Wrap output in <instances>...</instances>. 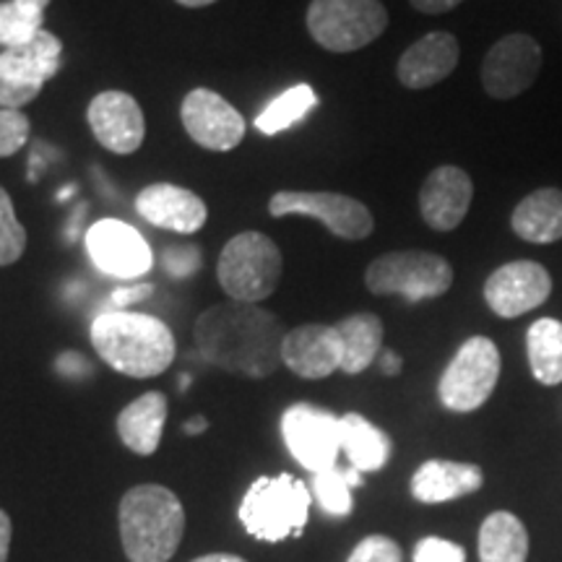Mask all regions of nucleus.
<instances>
[{
	"label": "nucleus",
	"instance_id": "393cba45",
	"mask_svg": "<svg viewBox=\"0 0 562 562\" xmlns=\"http://www.w3.org/2000/svg\"><path fill=\"white\" fill-rule=\"evenodd\" d=\"M341 339L344 362L341 370L347 375H360L368 370L383 347V321L375 313H355L336 323Z\"/></svg>",
	"mask_w": 562,
	"mask_h": 562
},
{
	"label": "nucleus",
	"instance_id": "58836bf2",
	"mask_svg": "<svg viewBox=\"0 0 562 562\" xmlns=\"http://www.w3.org/2000/svg\"><path fill=\"white\" fill-rule=\"evenodd\" d=\"M11 533H13V526H11V518L9 513L0 510V562L9 560V550H11Z\"/></svg>",
	"mask_w": 562,
	"mask_h": 562
},
{
	"label": "nucleus",
	"instance_id": "c9c22d12",
	"mask_svg": "<svg viewBox=\"0 0 562 562\" xmlns=\"http://www.w3.org/2000/svg\"><path fill=\"white\" fill-rule=\"evenodd\" d=\"M37 87H21L0 74V110H21L40 97Z\"/></svg>",
	"mask_w": 562,
	"mask_h": 562
},
{
	"label": "nucleus",
	"instance_id": "cd10ccee",
	"mask_svg": "<svg viewBox=\"0 0 562 562\" xmlns=\"http://www.w3.org/2000/svg\"><path fill=\"white\" fill-rule=\"evenodd\" d=\"M318 108V97L311 83H297V87L286 89L284 94H279L277 100H271L261 110V115L256 117V128L263 136H277V133L292 128L294 123H300L307 112Z\"/></svg>",
	"mask_w": 562,
	"mask_h": 562
},
{
	"label": "nucleus",
	"instance_id": "79ce46f5",
	"mask_svg": "<svg viewBox=\"0 0 562 562\" xmlns=\"http://www.w3.org/2000/svg\"><path fill=\"white\" fill-rule=\"evenodd\" d=\"M206 427H209V422L203 417H193V419L186 422V432L188 435H201L203 430H206Z\"/></svg>",
	"mask_w": 562,
	"mask_h": 562
},
{
	"label": "nucleus",
	"instance_id": "9b49d317",
	"mask_svg": "<svg viewBox=\"0 0 562 562\" xmlns=\"http://www.w3.org/2000/svg\"><path fill=\"white\" fill-rule=\"evenodd\" d=\"M539 70H542L539 42L524 32L505 34L484 55L482 87L495 100H513L537 81Z\"/></svg>",
	"mask_w": 562,
	"mask_h": 562
},
{
	"label": "nucleus",
	"instance_id": "4be33fe9",
	"mask_svg": "<svg viewBox=\"0 0 562 562\" xmlns=\"http://www.w3.org/2000/svg\"><path fill=\"white\" fill-rule=\"evenodd\" d=\"M167 422V396L149 391L117 414V435L123 446L138 456H151L159 448Z\"/></svg>",
	"mask_w": 562,
	"mask_h": 562
},
{
	"label": "nucleus",
	"instance_id": "ea45409f",
	"mask_svg": "<svg viewBox=\"0 0 562 562\" xmlns=\"http://www.w3.org/2000/svg\"><path fill=\"white\" fill-rule=\"evenodd\" d=\"M381 370L385 372V375H398V372H402V357H398L396 351H383Z\"/></svg>",
	"mask_w": 562,
	"mask_h": 562
},
{
	"label": "nucleus",
	"instance_id": "2eb2a0df",
	"mask_svg": "<svg viewBox=\"0 0 562 562\" xmlns=\"http://www.w3.org/2000/svg\"><path fill=\"white\" fill-rule=\"evenodd\" d=\"M89 128L104 149L112 154H136L144 146L146 121L144 110L128 91H102L89 102L87 110Z\"/></svg>",
	"mask_w": 562,
	"mask_h": 562
},
{
	"label": "nucleus",
	"instance_id": "9d476101",
	"mask_svg": "<svg viewBox=\"0 0 562 562\" xmlns=\"http://www.w3.org/2000/svg\"><path fill=\"white\" fill-rule=\"evenodd\" d=\"M269 214L277 220L290 214L311 216L331 235L349 243L364 240L375 229V220L362 201L331 191H279L271 195Z\"/></svg>",
	"mask_w": 562,
	"mask_h": 562
},
{
	"label": "nucleus",
	"instance_id": "c03bdc74",
	"mask_svg": "<svg viewBox=\"0 0 562 562\" xmlns=\"http://www.w3.org/2000/svg\"><path fill=\"white\" fill-rule=\"evenodd\" d=\"M21 3H30V5H34V9H42V11H45V9H47V3H50V0H21Z\"/></svg>",
	"mask_w": 562,
	"mask_h": 562
},
{
	"label": "nucleus",
	"instance_id": "f257e3e1",
	"mask_svg": "<svg viewBox=\"0 0 562 562\" xmlns=\"http://www.w3.org/2000/svg\"><path fill=\"white\" fill-rule=\"evenodd\" d=\"M284 336V323L271 311L235 300L211 305L193 326L195 349L203 360L256 381L277 372Z\"/></svg>",
	"mask_w": 562,
	"mask_h": 562
},
{
	"label": "nucleus",
	"instance_id": "2f4dec72",
	"mask_svg": "<svg viewBox=\"0 0 562 562\" xmlns=\"http://www.w3.org/2000/svg\"><path fill=\"white\" fill-rule=\"evenodd\" d=\"M32 136L30 117L21 110H0V159L13 157Z\"/></svg>",
	"mask_w": 562,
	"mask_h": 562
},
{
	"label": "nucleus",
	"instance_id": "1a4fd4ad",
	"mask_svg": "<svg viewBox=\"0 0 562 562\" xmlns=\"http://www.w3.org/2000/svg\"><path fill=\"white\" fill-rule=\"evenodd\" d=\"M281 438L302 469L326 472L341 453V417L315 404H292L281 414Z\"/></svg>",
	"mask_w": 562,
	"mask_h": 562
},
{
	"label": "nucleus",
	"instance_id": "72a5a7b5",
	"mask_svg": "<svg viewBox=\"0 0 562 562\" xmlns=\"http://www.w3.org/2000/svg\"><path fill=\"white\" fill-rule=\"evenodd\" d=\"M414 562H467L461 544L440 537H425L414 547Z\"/></svg>",
	"mask_w": 562,
	"mask_h": 562
},
{
	"label": "nucleus",
	"instance_id": "4468645a",
	"mask_svg": "<svg viewBox=\"0 0 562 562\" xmlns=\"http://www.w3.org/2000/svg\"><path fill=\"white\" fill-rule=\"evenodd\" d=\"M550 294L552 277L537 261H510L492 271L484 281V300L501 318H518L544 305Z\"/></svg>",
	"mask_w": 562,
	"mask_h": 562
},
{
	"label": "nucleus",
	"instance_id": "473e14b6",
	"mask_svg": "<svg viewBox=\"0 0 562 562\" xmlns=\"http://www.w3.org/2000/svg\"><path fill=\"white\" fill-rule=\"evenodd\" d=\"M347 562H404V554L402 547L393 542V539L375 533V537H364L351 550Z\"/></svg>",
	"mask_w": 562,
	"mask_h": 562
},
{
	"label": "nucleus",
	"instance_id": "0eeeda50",
	"mask_svg": "<svg viewBox=\"0 0 562 562\" xmlns=\"http://www.w3.org/2000/svg\"><path fill=\"white\" fill-rule=\"evenodd\" d=\"M307 32L328 53H355L375 42L389 26L381 0H313Z\"/></svg>",
	"mask_w": 562,
	"mask_h": 562
},
{
	"label": "nucleus",
	"instance_id": "5701e85b",
	"mask_svg": "<svg viewBox=\"0 0 562 562\" xmlns=\"http://www.w3.org/2000/svg\"><path fill=\"white\" fill-rule=\"evenodd\" d=\"M510 227L518 237L533 245H552L562 240V191L539 188L518 201L513 209Z\"/></svg>",
	"mask_w": 562,
	"mask_h": 562
},
{
	"label": "nucleus",
	"instance_id": "a19ab883",
	"mask_svg": "<svg viewBox=\"0 0 562 562\" xmlns=\"http://www.w3.org/2000/svg\"><path fill=\"white\" fill-rule=\"evenodd\" d=\"M193 562H248V560L237 558V554H229V552H216V554H203V558H195Z\"/></svg>",
	"mask_w": 562,
	"mask_h": 562
},
{
	"label": "nucleus",
	"instance_id": "b1692460",
	"mask_svg": "<svg viewBox=\"0 0 562 562\" xmlns=\"http://www.w3.org/2000/svg\"><path fill=\"white\" fill-rule=\"evenodd\" d=\"M391 438L362 414L349 412L341 417V453H347L351 469L370 474L381 472L391 459Z\"/></svg>",
	"mask_w": 562,
	"mask_h": 562
},
{
	"label": "nucleus",
	"instance_id": "dca6fc26",
	"mask_svg": "<svg viewBox=\"0 0 562 562\" xmlns=\"http://www.w3.org/2000/svg\"><path fill=\"white\" fill-rule=\"evenodd\" d=\"M281 362L305 381H323L334 375L344 362L339 331L336 326H323V323H305V326L292 328L284 336Z\"/></svg>",
	"mask_w": 562,
	"mask_h": 562
},
{
	"label": "nucleus",
	"instance_id": "f03ea898",
	"mask_svg": "<svg viewBox=\"0 0 562 562\" xmlns=\"http://www.w3.org/2000/svg\"><path fill=\"white\" fill-rule=\"evenodd\" d=\"M91 344L112 370L128 378H157L178 355V344L165 321L131 311L97 315L91 323Z\"/></svg>",
	"mask_w": 562,
	"mask_h": 562
},
{
	"label": "nucleus",
	"instance_id": "6ab92c4d",
	"mask_svg": "<svg viewBox=\"0 0 562 562\" xmlns=\"http://www.w3.org/2000/svg\"><path fill=\"white\" fill-rule=\"evenodd\" d=\"M459 58V40L451 32H430L406 47L398 58L396 76L406 89H430L453 74Z\"/></svg>",
	"mask_w": 562,
	"mask_h": 562
},
{
	"label": "nucleus",
	"instance_id": "412c9836",
	"mask_svg": "<svg viewBox=\"0 0 562 562\" xmlns=\"http://www.w3.org/2000/svg\"><path fill=\"white\" fill-rule=\"evenodd\" d=\"M484 474L476 463H459L432 459L425 461L412 476V495L419 503L435 505L459 501L463 495H472L482 487Z\"/></svg>",
	"mask_w": 562,
	"mask_h": 562
},
{
	"label": "nucleus",
	"instance_id": "7c9ffc66",
	"mask_svg": "<svg viewBox=\"0 0 562 562\" xmlns=\"http://www.w3.org/2000/svg\"><path fill=\"white\" fill-rule=\"evenodd\" d=\"M26 250V229L19 222L9 191L0 186V266L16 263Z\"/></svg>",
	"mask_w": 562,
	"mask_h": 562
},
{
	"label": "nucleus",
	"instance_id": "f8f14e48",
	"mask_svg": "<svg viewBox=\"0 0 562 562\" xmlns=\"http://www.w3.org/2000/svg\"><path fill=\"white\" fill-rule=\"evenodd\" d=\"M180 121L188 136L209 151H232L245 138L240 112L211 89L188 91L180 108Z\"/></svg>",
	"mask_w": 562,
	"mask_h": 562
},
{
	"label": "nucleus",
	"instance_id": "39448f33",
	"mask_svg": "<svg viewBox=\"0 0 562 562\" xmlns=\"http://www.w3.org/2000/svg\"><path fill=\"white\" fill-rule=\"evenodd\" d=\"M281 273H284V258L279 245L263 232H240L229 237L216 263L222 290L229 294V300L248 302V305L269 300L279 286Z\"/></svg>",
	"mask_w": 562,
	"mask_h": 562
},
{
	"label": "nucleus",
	"instance_id": "4c0bfd02",
	"mask_svg": "<svg viewBox=\"0 0 562 562\" xmlns=\"http://www.w3.org/2000/svg\"><path fill=\"white\" fill-rule=\"evenodd\" d=\"M409 3L422 13H446L461 5L463 0H409Z\"/></svg>",
	"mask_w": 562,
	"mask_h": 562
},
{
	"label": "nucleus",
	"instance_id": "20e7f679",
	"mask_svg": "<svg viewBox=\"0 0 562 562\" xmlns=\"http://www.w3.org/2000/svg\"><path fill=\"white\" fill-rule=\"evenodd\" d=\"M313 495L292 474L258 476L245 492L240 505L243 529L261 542H284L300 537L307 526Z\"/></svg>",
	"mask_w": 562,
	"mask_h": 562
},
{
	"label": "nucleus",
	"instance_id": "a878e982",
	"mask_svg": "<svg viewBox=\"0 0 562 562\" xmlns=\"http://www.w3.org/2000/svg\"><path fill=\"white\" fill-rule=\"evenodd\" d=\"M529 533L521 518L497 510L484 518L480 529V562H526Z\"/></svg>",
	"mask_w": 562,
	"mask_h": 562
},
{
	"label": "nucleus",
	"instance_id": "ddd939ff",
	"mask_svg": "<svg viewBox=\"0 0 562 562\" xmlns=\"http://www.w3.org/2000/svg\"><path fill=\"white\" fill-rule=\"evenodd\" d=\"M87 250L97 269L115 279H138L149 273L154 252L144 235L131 224L102 220L87 232Z\"/></svg>",
	"mask_w": 562,
	"mask_h": 562
},
{
	"label": "nucleus",
	"instance_id": "aec40b11",
	"mask_svg": "<svg viewBox=\"0 0 562 562\" xmlns=\"http://www.w3.org/2000/svg\"><path fill=\"white\" fill-rule=\"evenodd\" d=\"M60 58L63 42L53 32L42 30L26 45L0 53V74L13 83H21V87L42 89L47 81L58 76Z\"/></svg>",
	"mask_w": 562,
	"mask_h": 562
},
{
	"label": "nucleus",
	"instance_id": "c85d7f7f",
	"mask_svg": "<svg viewBox=\"0 0 562 562\" xmlns=\"http://www.w3.org/2000/svg\"><path fill=\"white\" fill-rule=\"evenodd\" d=\"M362 472L357 469H326V472L313 474V501L321 505L323 513L328 516L344 518L355 510V497L351 490L362 487Z\"/></svg>",
	"mask_w": 562,
	"mask_h": 562
},
{
	"label": "nucleus",
	"instance_id": "f704fd0d",
	"mask_svg": "<svg viewBox=\"0 0 562 562\" xmlns=\"http://www.w3.org/2000/svg\"><path fill=\"white\" fill-rule=\"evenodd\" d=\"M201 252L193 245H182V248L165 250V269L175 279H188L191 273L199 271Z\"/></svg>",
	"mask_w": 562,
	"mask_h": 562
},
{
	"label": "nucleus",
	"instance_id": "bb28decb",
	"mask_svg": "<svg viewBox=\"0 0 562 562\" xmlns=\"http://www.w3.org/2000/svg\"><path fill=\"white\" fill-rule=\"evenodd\" d=\"M526 355H529L531 375L542 385L562 383V323L539 318L526 334Z\"/></svg>",
	"mask_w": 562,
	"mask_h": 562
},
{
	"label": "nucleus",
	"instance_id": "f3484780",
	"mask_svg": "<svg viewBox=\"0 0 562 562\" xmlns=\"http://www.w3.org/2000/svg\"><path fill=\"white\" fill-rule=\"evenodd\" d=\"M474 199V182L461 167L442 165L427 175L419 191V214L427 227L451 232L467 220Z\"/></svg>",
	"mask_w": 562,
	"mask_h": 562
},
{
	"label": "nucleus",
	"instance_id": "c756f323",
	"mask_svg": "<svg viewBox=\"0 0 562 562\" xmlns=\"http://www.w3.org/2000/svg\"><path fill=\"white\" fill-rule=\"evenodd\" d=\"M42 24H45V11L42 9L21 3V0L0 3V45H3V50L32 42L42 32Z\"/></svg>",
	"mask_w": 562,
	"mask_h": 562
},
{
	"label": "nucleus",
	"instance_id": "37998d69",
	"mask_svg": "<svg viewBox=\"0 0 562 562\" xmlns=\"http://www.w3.org/2000/svg\"><path fill=\"white\" fill-rule=\"evenodd\" d=\"M175 3L186 5V9H206V5L216 3V0H175Z\"/></svg>",
	"mask_w": 562,
	"mask_h": 562
},
{
	"label": "nucleus",
	"instance_id": "a211bd4d",
	"mask_svg": "<svg viewBox=\"0 0 562 562\" xmlns=\"http://www.w3.org/2000/svg\"><path fill=\"white\" fill-rule=\"evenodd\" d=\"M136 211L140 220L159 229L195 235L209 220L206 201L188 188L175 182H154L136 195Z\"/></svg>",
	"mask_w": 562,
	"mask_h": 562
},
{
	"label": "nucleus",
	"instance_id": "7ed1b4c3",
	"mask_svg": "<svg viewBox=\"0 0 562 562\" xmlns=\"http://www.w3.org/2000/svg\"><path fill=\"white\" fill-rule=\"evenodd\" d=\"M186 531V508L172 490L138 484L121 501V539L131 562H170Z\"/></svg>",
	"mask_w": 562,
	"mask_h": 562
},
{
	"label": "nucleus",
	"instance_id": "423d86ee",
	"mask_svg": "<svg viewBox=\"0 0 562 562\" xmlns=\"http://www.w3.org/2000/svg\"><path fill=\"white\" fill-rule=\"evenodd\" d=\"M372 294H402L409 302L435 300L453 284V266L438 252L393 250L378 256L364 271Z\"/></svg>",
	"mask_w": 562,
	"mask_h": 562
},
{
	"label": "nucleus",
	"instance_id": "e433bc0d",
	"mask_svg": "<svg viewBox=\"0 0 562 562\" xmlns=\"http://www.w3.org/2000/svg\"><path fill=\"white\" fill-rule=\"evenodd\" d=\"M154 294V284H128V286H121V290H115L110 294V302H112V311H125L128 305H136V302H144L149 300Z\"/></svg>",
	"mask_w": 562,
	"mask_h": 562
},
{
	"label": "nucleus",
	"instance_id": "6e6552de",
	"mask_svg": "<svg viewBox=\"0 0 562 562\" xmlns=\"http://www.w3.org/2000/svg\"><path fill=\"white\" fill-rule=\"evenodd\" d=\"M501 381V351L487 336H472L461 344L438 383L440 404L448 412H474L487 402Z\"/></svg>",
	"mask_w": 562,
	"mask_h": 562
}]
</instances>
